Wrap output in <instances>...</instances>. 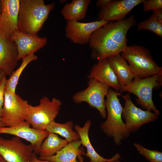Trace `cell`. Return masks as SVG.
Returning <instances> with one entry per match:
<instances>
[{"label": "cell", "mask_w": 162, "mask_h": 162, "mask_svg": "<svg viewBox=\"0 0 162 162\" xmlns=\"http://www.w3.org/2000/svg\"><path fill=\"white\" fill-rule=\"evenodd\" d=\"M136 24L134 15L123 20L110 22L96 30L88 42L91 56L98 61L120 54L127 46V34Z\"/></svg>", "instance_id": "1"}, {"label": "cell", "mask_w": 162, "mask_h": 162, "mask_svg": "<svg viewBox=\"0 0 162 162\" xmlns=\"http://www.w3.org/2000/svg\"><path fill=\"white\" fill-rule=\"evenodd\" d=\"M55 3L45 4L43 0H20L17 30L38 35Z\"/></svg>", "instance_id": "2"}, {"label": "cell", "mask_w": 162, "mask_h": 162, "mask_svg": "<svg viewBox=\"0 0 162 162\" xmlns=\"http://www.w3.org/2000/svg\"><path fill=\"white\" fill-rule=\"evenodd\" d=\"M121 94L109 88L105 100L107 117L100 125L103 131L108 136L113 138L117 146L121 144L122 141L128 137L130 133L122 119L123 108L118 98Z\"/></svg>", "instance_id": "3"}, {"label": "cell", "mask_w": 162, "mask_h": 162, "mask_svg": "<svg viewBox=\"0 0 162 162\" xmlns=\"http://www.w3.org/2000/svg\"><path fill=\"white\" fill-rule=\"evenodd\" d=\"M121 55L129 62L130 69L134 78H147L162 71V67H159L154 61L150 51L144 46H127Z\"/></svg>", "instance_id": "4"}, {"label": "cell", "mask_w": 162, "mask_h": 162, "mask_svg": "<svg viewBox=\"0 0 162 162\" xmlns=\"http://www.w3.org/2000/svg\"><path fill=\"white\" fill-rule=\"evenodd\" d=\"M62 102L54 98L51 100L44 96L40 100L39 104L34 106L28 102L26 105L25 121L35 129L44 130L47 126L58 114Z\"/></svg>", "instance_id": "5"}, {"label": "cell", "mask_w": 162, "mask_h": 162, "mask_svg": "<svg viewBox=\"0 0 162 162\" xmlns=\"http://www.w3.org/2000/svg\"><path fill=\"white\" fill-rule=\"evenodd\" d=\"M162 71L149 77L143 79L134 78L130 83L122 87L119 91L121 93L127 92L137 97V102L143 109L152 110L159 115L160 112L154 106L152 99V92L154 88L161 85Z\"/></svg>", "instance_id": "6"}, {"label": "cell", "mask_w": 162, "mask_h": 162, "mask_svg": "<svg viewBox=\"0 0 162 162\" xmlns=\"http://www.w3.org/2000/svg\"><path fill=\"white\" fill-rule=\"evenodd\" d=\"M88 86L85 90L76 93L73 96L76 103L87 102L91 107L97 109L103 118L107 116L104 98L107 94L110 87L95 79H90Z\"/></svg>", "instance_id": "7"}, {"label": "cell", "mask_w": 162, "mask_h": 162, "mask_svg": "<svg viewBox=\"0 0 162 162\" xmlns=\"http://www.w3.org/2000/svg\"><path fill=\"white\" fill-rule=\"evenodd\" d=\"M27 102L19 95L5 89L2 117V122L4 127L15 126L25 121Z\"/></svg>", "instance_id": "8"}, {"label": "cell", "mask_w": 162, "mask_h": 162, "mask_svg": "<svg viewBox=\"0 0 162 162\" xmlns=\"http://www.w3.org/2000/svg\"><path fill=\"white\" fill-rule=\"evenodd\" d=\"M34 153L32 145L25 144L19 137H0V155L8 162H31Z\"/></svg>", "instance_id": "9"}, {"label": "cell", "mask_w": 162, "mask_h": 162, "mask_svg": "<svg viewBox=\"0 0 162 162\" xmlns=\"http://www.w3.org/2000/svg\"><path fill=\"white\" fill-rule=\"evenodd\" d=\"M121 96L124 100L122 117L131 132L136 131L144 124L155 121L158 115L149 110H143L136 106L132 102L129 94Z\"/></svg>", "instance_id": "10"}, {"label": "cell", "mask_w": 162, "mask_h": 162, "mask_svg": "<svg viewBox=\"0 0 162 162\" xmlns=\"http://www.w3.org/2000/svg\"><path fill=\"white\" fill-rule=\"evenodd\" d=\"M109 22L99 20L88 22L67 21L65 35L74 43L84 45L88 43L91 35L96 30Z\"/></svg>", "instance_id": "11"}, {"label": "cell", "mask_w": 162, "mask_h": 162, "mask_svg": "<svg viewBox=\"0 0 162 162\" xmlns=\"http://www.w3.org/2000/svg\"><path fill=\"white\" fill-rule=\"evenodd\" d=\"M30 124L25 121L20 124L12 127H0V134H10L24 139L29 142L33 148L34 152L38 154L41 145L48 136L46 130H40L30 127Z\"/></svg>", "instance_id": "12"}, {"label": "cell", "mask_w": 162, "mask_h": 162, "mask_svg": "<svg viewBox=\"0 0 162 162\" xmlns=\"http://www.w3.org/2000/svg\"><path fill=\"white\" fill-rule=\"evenodd\" d=\"M0 34L10 39L17 30L20 0H1Z\"/></svg>", "instance_id": "13"}, {"label": "cell", "mask_w": 162, "mask_h": 162, "mask_svg": "<svg viewBox=\"0 0 162 162\" xmlns=\"http://www.w3.org/2000/svg\"><path fill=\"white\" fill-rule=\"evenodd\" d=\"M144 0H112L106 6L100 9L98 20L110 22L123 20L134 7Z\"/></svg>", "instance_id": "14"}, {"label": "cell", "mask_w": 162, "mask_h": 162, "mask_svg": "<svg viewBox=\"0 0 162 162\" xmlns=\"http://www.w3.org/2000/svg\"><path fill=\"white\" fill-rule=\"evenodd\" d=\"M16 44L18 61L43 48L47 43L46 37H41L16 31L10 39Z\"/></svg>", "instance_id": "15"}, {"label": "cell", "mask_w": 162, "mask_h": 162, "mask_svg": "<svg viewBox=\"0 0 162 162\" xmlns=\"http://www.w3.org/2000/svg\"><path fill=\"white\" fill-rule=\"evenodd\" d=\"M18 51L14 42L0 34V69L10 76L17 65Z\"/></svg>", "instance_id": "16"}, {"label": "cell", "mask_w": 162, "mask_h": 162, "mask_svg": "<svg viewBox=\"0 0 162 162\" xmlns=\"http://www.w3.org/2000/svg\"><path fill=\"white\" fill-rule=\"evenodd\" d=\"M88 78L104 83L114 88L116 92L121 88L107 58L98 61L92 68Z\"/></svg>", "instance_id": "17"}, {"label": "cell", "mask_w": 162, "mask_h": 162, "mask_svg": "<svg viewBox=\"0 0 162 162\" xmlns=\"http://www.w3.org/2000/svg\"><path fill=\"white\" fill-rule=\"evenodd\" d=\"M91 124V121L88 120L82 127H81L78 124H76L74 126L75 130L80 136L81 144L86 149V155L90 159V162H114L120 158V155L118 153L110 159H106L97 152L92 145L89 138L88 132Z\"/></svg>", "instance_id": "18"}, {"label": "cell", "mask_w": 162, "mask_h": 162, "mask_svg": "<svg viewBox=\"0 0 162 162\" xmlns=\"http://www.w3.org/2000/svg\"><path fill=\"white\" fill-rule=\"evenodd\" d=\"M81 145L80 140L68 142L54 155L41 160L52 162H79L77 160V157L86 155L84 148L80 147Z\"/></svg>", "instance_id": "19"}, {"label": "cell", "mask_w": 162, "mask_h": 162, "mask_svg": "<svg viewBox=\"0 0 162 162\" xmlns=\"http://www.w3.org/2000/svg\"><path fill=\"white\" fill-rule=\"evenodd\" d=\"M108 62L116 75L121 87L130 83L134 78L127 61L120 54L107 58Z\"/></svg>", "instance_id": "20"}, {"label": "cell", "mask_w": 162, "mask_h": 162, "mask_svg": "<svg viewBox=\"0 0 162 162\" xmlns=\"http://www.w3.org/2000/svg\"><path fill=\"white\" fill-rule=\"evenodd\" d=\"M90 0H73L65 4L61 13L67 21H79L86 17Z\"/></svg>", "instance_id": "21"}, {"label": "cell", "mask_w": 162, "mask_h": 162, "mask_svg": "<svg viewBox=\"0 0 162 162\" xmlns=\"http://www.w3.org/2000/svg\"><path fill=\"white\" fill-rule=\"evenodd\" d=\"M68 142L56 134L49 133L42 142L38 154L40 159L53 156L63 148Z\"/></svg>", "instance_id": "22"}, {"label": "cell", "mask_w": 162, "mask_h": 162, "mask_svg": "<svg viewBox=\"0 0 162 162\" xmlns=\"http://www.w3.org/2000/svg\"><path fill=\"white\" fill-rule=\"evenodd\" d=\"M73 125L72 121L62 124L54 121L47 126L46 130L49 133L58 134L64 137L68 142H70L80 140L78 133L73 130Z\"/></svg>", "instance_id": "23"}, {"label": "cell", "mask_w": 162, "mask_h": 162, "mask_svg": "<svg viewBox=\"0 0 162 162\" xmlns=\"http://www.w3.org/2000/svg\"><path fill=\"white\" fill-rule=\"evenodd\" d=\"M38 57L34 54L26 56L22 59V62L19 67L14 71L7 79L5 89L12 93L15 94L16 86L20 77L27 66L31 62L38 59Z\"/></svg>", "instance_id": "24"}, {"label": "cell", "mask_w": 162, "mask_h": 162, "mask_svg": "<svg viewBox=\"0 0 162 162\" xmlns=\"http://www.w3.org/2000/svg\"><path fill=\"white\" fill-rule=\"evenodd\" d=\"M137 30H148L162 38V22L159 21L153 13L147 19L138 23Z\"/></svg>", "instance_id": "25"}, {"label": "cell", "mask_w": 162, "mask_h": 162, "mask_svg": "<svg viewBox=\"0 0 162 162\" xmlns=\"http://www.w3.org/2000/svg\"><path fill=\"white\" fill-rule=\"evenodd\" d=\"M139 153L150 162H162V152L147 149L136 143L134 144Z\"/></svg>", "instance_id": "26"}, {"label": "cell", "mask_w": 162, "mask_h": 162, "mask_svg": "<svg viewBox=\"0 0 162 162\" xmlns=\"http://www.w3.org/2000/svg\"><path fill=\"white\" fill-rule=\"evenodd\" d=\"M142 3L143 10L145 12L162 9V0H144Z\"/></svg>", "instance_id": "27"}, {"label": "cell", "mask_w": 162, "mask_h": 162, "mask_svg": "<svg viewBox=\"0 0 162 162\" xmlns=\"http://www.w3.org/2000/svg\"><path fill=\"white\" fill-rule=\"evenodd\" d=\"M5 73L3 75L0 82V117L2 116L3 107L4 102V92L7 81Z\"/></svg>", "instance_id": "28"}, {"label": "cell", "mask_w": 162, "mask_h": 162, "mask_svg": "<svg viewBox=\"0 0 162 162\" xmlns=\"http://www.w3.org/2000/svg\"><path fill=\"white\" fill-rule=\"evenodd\" d=\"M112 0H98L96 3L97 7L100 9H102L108 4Z\"/></svg>", "instance_id": "29"}, {"label": "cell", "mask_w": 162, "mask_h": 162, "mask_svg": "<svg viewBox=\"0 0 162 162\" xmlns=\"http://www.w3.org/2000/svg\"><path fill=\"white\" fill-rule=\"evenodd\" d=\"M153 14L160 21L162 22V9L153 10Z\"/></svg>", "instance_id": "30"}, {"label": "cell", "mask_w": 162, "mask_h": 162, "mask_svg": "<svg viewBox=\"0 0 162 162\" xmlns=\"http://www.w3.org/2000/svg\"><path fill=\"white\" fill-rule=\"evenodd\" d=\"M31 162H52L51 161L46 160H42L37 158L36 154L34 153L32 161Z\"/></svg>", "instance_id": "31"}, {"label": "cell", "mask_w": 162, "mask_h": 162, "mask_svg": "<svg viewBox=\"0 0 162 162\" xmlns=\"http://www.w3.org/2000/svg\"><path fill=\"white\" fill-rule=\"evenodd\" d=\"M77 159L79 162H84V158L82 155H80L77 157Z\"/></svg>", "instance_id": "32"}, {"label": "cell", "mask_w": 162, "mask_h": 162, "mask_svg": "<svg viewBox=\"0 0 162 162\" xmlns=\"http://www.w3.org/2000/svg\"><path fill=\"white\" fill-rule=\"evenodd\" d=\"M4 73V72L3 71L0 74V82L2 80V77Z\"/></svg>", "instance_id": "33"}, {"label": "cell", "mask_w": 162, "mask_h": 162, "mask_svg": "<svg viewBox=\"0 0 162 162\" xmlns=\"http://www.w3.org/2000/svg\"><path fill=\"white\" fill-rule=\"evenodd\" d=\"M4 127L2 122V118L0 117V127Z\"/></svg>", "instance_id": "34"}, {"label": "cell", "mask_w": 162, "mask_h": 162, "mask_svg": "<svg viewBox=\"0 0 162 162\" xmlns=\"http://www.w3.org/2000/svg\"><path fill=\"white\" fill-rule=\"evenodd\" d=\"M0 162H8L4 160L1 157L0 159Z\"/></svg>", "instance_id": "35"}, {"label": "cell", "mask_w": 162, "mask_h": 162, "mask_svg": "<svg viewBox=\"0 0 162 162\" xmlns=\"http://www.w3.org/2000/svg\"><path fill=\"white\" fill-rule=\"evenodd\" d=\"M1 7H2L1 2V0H0V16L1 14Z\"/></svg>", "instance_id": "36"}, {"label": "cell", "mask_w": 162, "mask_h": 162, "mask_svg": "<svg viewBox=\"0 0 162 162\" xmlns=\"http://www.w3.org/2000/svg\"><path fill=\"white\" fill-rule=\"evenodd\" d=\"M114 162H120V161L119 160H117L115 161Z\"/></svg>", "instance_id": "37"}, {"label": "cell", "mask_w": 162, "mask_h": 162, "mask_svg": "<svg viewBox=\"0 0 162 162\" xmlns=\"http://www.w3.org/2000/svg\"><path fill=\"white\" fill-rule=\"evenodd\" d=\"M60 1V2H61V3H62V2L64 3V2H66V1H65L64 0H61V1Z\"/></svg>", "instance_id": "38"}, {"label": "cell", "mask_w": 162, "mask_h": 162, "mask_svg": "<svg viewBox=\"0 0 162 162\" xmlns=\"http://www.w3.org/2000/svg\"><path fill=\"white\" fill-rule=\"evenodd\" d=\"M3 71L1 69H0V74L3 72Z\"/></svg>", "instance_id": "39"}, {"label": "cell", "mask_w": 162, "mask_h": 162, "mask_svg": "<svg viewBox=\"0 0 162 162\" xmlns=\"http://www.w3.org/2000/svg\"><path fill=\"white\" fill-rule=\"evenodd\" d=\"M1 157H1L0 156V159H1Z\"/></svg>", "instance_id": "40"}]
</instances>
